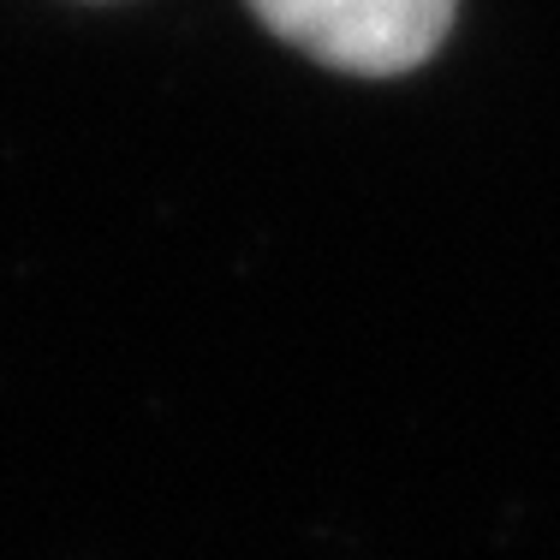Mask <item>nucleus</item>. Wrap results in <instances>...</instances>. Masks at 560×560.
<instances>
[{
  "label": "nucleus",
  "mask_w": 560,
  "mask_h": 560,
  "mask_svg": "<svg viewBox=\"0 0 560 560\" xmlns=\"http://www.w3.org/2000/svg\"><path fill=\"white\" fill-rule=\"evenodd\" d=\"M280 43L358 78L411 72L442 48L453 0H250Z\"/></svg>",
  "instance_id": "obj_1"
}]
</instances>
